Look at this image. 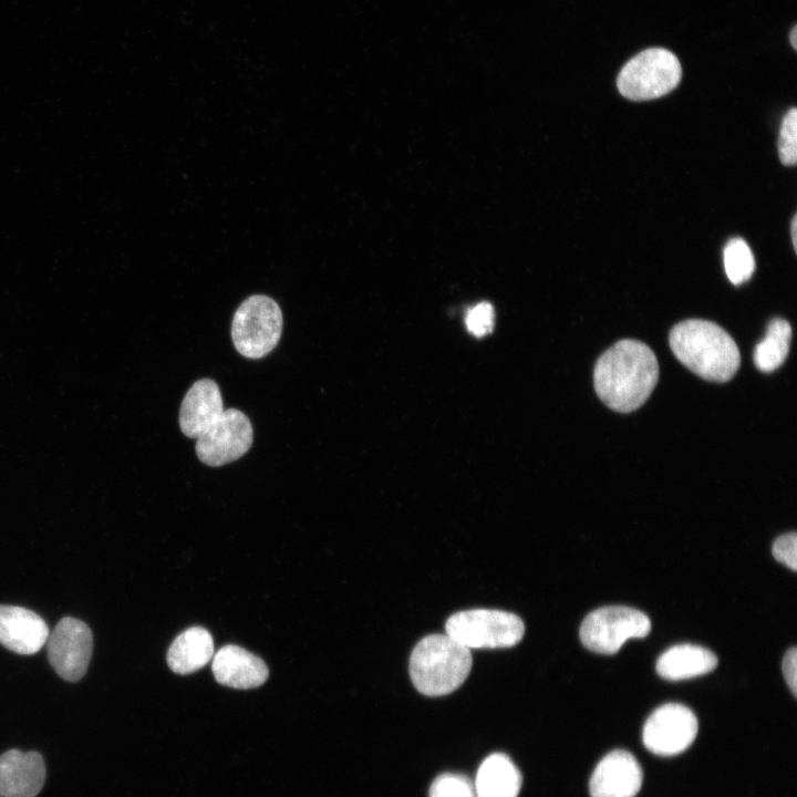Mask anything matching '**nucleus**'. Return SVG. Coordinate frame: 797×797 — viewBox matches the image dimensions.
Wrapping results in <instances>:
<instances>
[{
    "label": "nucleus",
    "mask_w": 797,
    "mask_h": 797,
    "mask_svg": "<svg viewBox=\"0 0 797 797\" xmlns=\"http://www.w3.org/2000/svg\"><path fill=\"white\" fill-rule=\"evenodd\" d=\"M659 379V363L645 343L623 339L598 359L593 383L599 398L611 410L629 413L645 403Z\"/></svg>",
    "instance_id": "obj_1"
},
{
    "label": "nucleus",
    "mask_w": 797,
    "mask_h": 797,
    "mask_svg": "<svg viewBox=\"0 0 797 797\" xmlns=\"http://www.w3.org/2000/svg\"><path fill=\"white\" fill-rule=\"evenodd\" d=\"M669 343L675 358L706 381L727 382L741 364L737 344L712 321L689 319L675 324Z\"/></svg>",
    "instance_id": "obj_2"
},
{
    "label": "nucleus",
    "mask_w": 797,
    "mask_h": 797,
    "mask_svg": "<svg viewBox=\"0 0 797 797\" xmlns=\"http://www.w3.org/2000/svg\"><path fill=\"white\" fill-rule=\"evenodd\" d=\"M470 649L447 634L423 638L410 656V676L416 690L427 696H442L458 689L472 669Z\"/></svg>",
    "instance_id": "obj_3"
},
{
    "label": "nucleus",
    "mask_w": 797,
    "mask_h": 797,
    "mask_svg": "<svg viewBox=\"0 0 797 797\" xmlns=\"http://www.w3.org/2000/svg\"><path fill=\"white\" fill-rule=\"evenodd\" d=\"M682 69L679 59L663 48L644 50L621 69L617 86L631 101H648L673 91L680 83Z\"/></svg>",
    "instance_id": "obj_4"
},
{
    "label": "nucleus",
    "mask_w": 797,
    "mask_h": 797,
    "mask_svg": "<svg viewBox=\"0 0 797 797\" xmlns=\"http://www.w3.org/2000/svg\"><path fill=\"white\" fill-rule=\"evenodd\" d=\"M445 631L468 649H497L520 642L525 624L511 612L472 609L452 614L445 623Z\"/></svg>",
    "instance_id": "obj_5"
},
{
    "label": "nucleus",
    "mask_w": 797,
    "mask_h": 797,
    "mask_svg": "<svg viewBox=\"0 0 797 797\" xmlns=\"http://www.w3.org/2000/svg\"><path fill=\"white\" fill-rule=\"evenodd\" d=\"M281 331V309L268 296H250L234 314L232 342L236 350L248 359H260L271 352L280 340Z\"/></svg>",
    "instance_id": "obj_6"
},
{
    "label": "nucleus",
    "mask_w": 797,
    "mask_h": 797,
    "mask_svg": "<svg viewBox=\"0 0 797 797\" xmlns=\"http://www.w3.org/2000/svg\"><path fill=\"white\" fill-rule=\"evenodd\" d=\"M651 622L643 612L622 605H610L589 613L580 627V640L590 651L601 654L618 652L633 638H644Z\"/></svg>",
    "instance_id": "obj_7"
},
{
    "label": "nucleus",
    "mask_w": 797,
    "mask_h": 797,
    "mask_svg": "<svg viewBox=\"0 0 797 797\" xmlns=\"http://www.w3.org/2000/svg\"><path fill=\"white\" fill-rule=\"evenodd\" d=\"M249 418L237 408H227L196 438V454L208 466L218 467L237 460L252 444Z\"/></svg>",
    "instance_id": "obj_8"
},
{
    "label": "nucleus",
    "mask_w": 797,
    "mask_h": 797,
    "mask_svg": "<svg viewBox=\"0 0 797 797\" xmlns=\"http://www.w3.org/2000/svg\"><path fill=\"white\" fill-rule=\"evenodd\" d=\"M697 733V720L686 706L667 703L648 717L642 739L644 746L655 755L673 756L690 747Z\"/></svg>",
    "instance_id": "obj_9"
},
{
    "label": "nucleus",
    "mask_w": 797,
    "mask_h": 797,
    "mask_svg": "<svg viewBox=\"0 0 797 797\" xmlns=\"http://www.w3.org/2000/svg\"><path fill=\"white\" fill-rule=\"evenodd\" d=\"M46 642L48 658L55 672L69 682L82 679L93 650V635L89 625L75 618H63L49 634Z\"/></svg>",
    "instance_id": "obj_10"
},
{
    "label": "nucleus",
    "mask_w": 797,
    "mask_h": 797,
    "mask_svg": "<svg viewBox=\"0 0 797 797\" xmlns=\"http://www.w3.org/2000/svg\"><path fill=\"white\" fill-rule=\"evenodd\" d=\"M642 768L629 752L608 753L596 766L589 782L591 797H635L642 786Z\"/></svg>",
    "instance_id": "obj_11"
},
{
    "label": "nucleus",
    "mask_w": 797,
    "mask_h": 797,
    "mask_svg": "<svg viewBox=\"0 0 797 797\" xmlns=\"http://www.w3.org/2000/svg\"><path fill=\"white\" fill-rule=\"evenodd\" d=\"M45 782V765L38 752L9 749L0 755V797H35Z\"/></svg>",
    "instance_id": "obj_12"
},
{
    "label": "nucleus",
    "mask_w": 797,
    "mask_h": 797,
    "mask_svg": "<svg viewBox=\"0 0 797 797\" xmlns=\"http://www.w3.org/2000/svg\"><path fill=\"white\" fill-rule=\"evenodd\" d=\"M45 621L35 612L17 605H0V643L22 655L37 653L49 638Z\"/></svg>",
    "instance_id": "obj_13"
},
{
    "label": "nucleus",
    "mask_w": 797,
    "mask_h": 797,
    "mask_svg": "<svg viewBox=\"0 0 797 797\" xmlns=\"http://www.w3.org/2000/svg\"><path fill=\"white\" fill-rule=\"evenodd\" d=\"M211 670L218 683L235 689H252L268 679V667L257 655L238 645H225L213 656Z\"/></svg>",
    "instance_id": "obj_14"
},
{
    "label": "nucleus",
    "mask_w": 797,
    "mask_h": 797,
    "mask_svg": "<svg viewBox=\"0 0 797 797\" xmlns=\"http://www.w3.org/2000/svg\"><path fill=\"white\" fill-rule=\"evenodd\" d=\"M218 384L210 379L196 381L185 394L179 410V426L189 438H198L222 413Z\"/></svg>",
    "instance_id": "obj_15"
},
{
    "label": "nucleus",
    "mask_w": 797,
    "mask_h": 797,
    "mask_svg": "<svg viewBox=\"0 0 797 797\" xmlns=\"http://www.w3.org/2000/svg\"><path fill=\"white\" fill-rule=\"evenodd\" d=\"M716 665L717 658L710 650L694 644H677L660 655L656 672L663 679L679 681L706 674Z\"/></svg>",
    "instance_id": "obj_16"
},
{
    "label": "nucleus",
    "mask_w": 797,
    "mask_h": 797,
    "mask_svg": "<svg viewBox=\"0 0 797 797\" xmlns=\"http://www.w3.org/2000/svg\"><path fill=\"white\" fill-rule=\"evenodd\" d=\"M213 656L211 634L201 627H193L174 640L167 652V663L175 673L188 674L205 666Z\"/></svg>",
    "instance_id": "obj_17"
},
{
    "label": "nucleus",
    "mask_w": 797,
    "mask_h": 797,
    "mask_svg": "<svg viewBox=\"0 0 797 797\" xmlns=\"http://www.w3.org/2000/svg\"><path fill=\"white\" fill-rule=\"evenodd\" d=\"M520 787L519 769L507 755L496 753L480 764L474 790L477 797H517Z\"/></svg>",
    "instance_id": "obj_18"
},
{
    "label": "nucleus",
    "mask_w": 797,
    "mask_h": 797,
    "mask_svg": "<svg viewBox=\"0 0 797 797\" xmlns=\"http://www.w3.org/2000/svg\"><path fill=\"white\" fill-rule=\"evenodd\" d=\"M791 339V328L782 318L773 319L766 330L765 338L755 346L753 359L756 368L763 372H773L787 358Z\"/></svg>",
    "instance_id": "obj_19"
},
{
    "label": "nucleus",
    "mask_w": 797,
    "mask_h": 797,
    "mask_svg": "<svg viewBox=\"0 0 797 797\" xmlns=\"http://www.w3.org/2000/svg\"><path fill=\"white\" fill-rule=\"evenodd\" d=\"M724 267L729 281L741 284L747 281L755 270V259L747 242L742 238H732L724 248Z\"/></svg>",
    "instance_id": "obj_20"
},
{
    "label": "nucleus",
    "mask_w": 797,
    "mask_h": 797,
    "mask_svg": "<svg viewBox=\"0 0 797 797\" xmlns=\"http://www.w3.org/2000/svg\"><path fill=\"white\" fill-rule=\"evenodd\" d=\"M778 156L784 165L793 166L797 161V110L791 107L784 116L778 137Z\"/></svg>",
    "instance_id": "obj_21"
},
{
    "label": "nucleus",
    "mask_w": 797,
    "mask_h": 797,
    "mask_svg": "<svg viewBox=\"0 0 797 797\" xmlns=\"http://www.w3.org/2000/svg\"><path fill=\"white\" fill-rule=\"evenodd\" d=\"M429 797H475V790L466 777L443 774L431 785Z\"/></svg>",
    "instance_id": "obj_22"
},
{
    "label": "nucleus",
    "mask_w": 797,
    "mask_h": 797,
    "mask_svg": "<svg viewBox=\"0 0 797 797\" xmlns=\"http://www.w3.org/2000/svg\"><path fill=\"white\" fill-rule=\"evenodd\" d=\"M465 323L468 331L475 337L488 334L495 324V311L488 302H480L470 308L466 314Z\"/></svg>",
    "instance_id": "obj_23"
},
{
    "label": "nucleus",
    "mask_w": 797,
    "mask_h": 797,
    "mask_svg": "<svg viewBox=\"0 0 797 797\" xmlns=\"http://www.w3.org/2000/svg\"><path fill=\"white\" fill-rule=\"evenodd\" d=\"M774 558L793 571L797 570V536L789 532L779 536L773 545Z\"/></svg>",
    "instance_id": "obj_24"
},
{
    "label": "nucleus",
    "mask_w": 797,
    "mask_h": 797,
    "mask_svg": "<svg viewBox=\"0 0 797 797\" xmlns=\"http://www.w3.org/2000/svg\"><path fill=\"white\" fill-rule=\"evenodd\" d=\"M783 674L793 695L797 696V650L789 649L783 659Z\"/></svg>",
    "instance_id": "obj_25"
},
{
    "label": "nucleus",
    "mask_w": 797,
    "mask_h": 797,
    "mask_svg": "<svg viewBox=\"0 0 797 797\" xmlns=\"http://www.w3.org/2000/svg\"><path fill=\"white\" fill-rule=\"evenodd\" d=\"M790 230H791V241H793V245H794V248H795V251H796V250H797V236H796V232H797V216H796V215H795V216L793 217V219H791Z\"/></svg>",
    "instance_id": "obj_26"
},
{
    "label": "nucleus",
    "mask_w": 797,
    "mask_h": 797,
    "mask_svg": "<svg viewBox=\"0 0 797 797\" xmlns=\"http://www.w3.org/2000/svg\"><path fill=\"white\" fill-rule=\"evenodd\" d=\"M796 38H797V28H796V25H795V27L793 28V30H791V33H790V43H791V45H793V48H794L795 50H796V48H797V46H796V44H797Z\"/></svg>",
    "instance_id": "obj_27"
}]
</instances>
